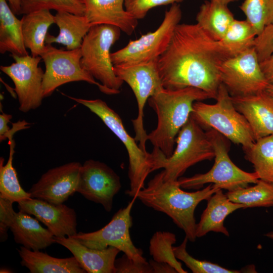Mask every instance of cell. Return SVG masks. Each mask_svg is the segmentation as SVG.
Returning a JSON list of instances; mask_svg holds the SVG:
<instances>
[{"label": "cell", "instance_id": "1", "mask_svg": "<svg viewBox=\"0 0 273 273\" xmlns=\"http://www.w3.org/2000/svg\"><path fill=\"white\" fill-rule=\"evenodd\" d=\"M231 57L219 41L209 36L197 23L178 24L157 66L164 88L201 89L216 99L221 84L219 69Z\"/></svg>", "mask_w": 273, "mask_h": 273}, {"label": "cell", "instance_id": "2", "mask_svg": "<svg viewBox=\"0 0 273 273\" xmlns=\"http://www.w3.org/2000/svg\"><path fill=\"white\" fill-rule=\"evenodd\" d=\"M181 188L177 180H164L162 170L139 192L136 198L147 207L168 215L184 232L188 240L194 242L197 239L195 209L220 189L212 184L192 192Z\"/></svg>", "mask_w": 273, "mask_h": 273}, {"label": "cell", "instance_id": "3", "mask_svg": "<svg viewBox=\"0 0 273 273\" xmlns=\"http://www.w3.org/2000/svg\"><path fill=\"white\" fill-rule=\"evenodd\" d=\"M212 98L210 94L196 87L174 90L163 88L148 100L158 119L157 127L148 134V140L166 157H170L176 136L189 119L194 103Z\"/></svg>", "mask_w": 273, "mask_h": 273}, {"label": "cell", "instance_id": "4", "mask_svg": "<svg viewBox=\"0 0 273 273\" xmlns=\"http://www.w3.org/2000/svg\"><path fill=\"white\" fill-rule=\"evenodd\" d=\"M176 146L169 157L154 147L152 171L163 168L164 180H177L192 166L214 158L212 143L207 132L191 115L179 130L175 140Z\"/></svg>", "mask_w": 273, "mask_h": 273}, {"label": "cell", "instance_id": "5", "mask_svg": "<svg viewBox=\"0 0 273 273\" xmlns=\"http://www.w3.org/2000/svg\"><path fill=\"white\" fill-rule=\"evenodd\" d=\"M121 30L110 24L93 25L83 39L81 65L103 86L102 92L108 95L120 93L123 81L114 71L110 49L119 39Z\"/></svg>", "mask_w": 273, "mask_h": 273}, {"label": "cell", "instance_id": "6", "mask_svg": "<svg viewBox=\"0 0 273 273\" xmlns=\"http://www.w3.org/2000/svg\"><path fill=\"white\" fill-rule=\"evenodd\" d=\"M215 100L214 104L195 102L192 117L203 128L214 129L234 143L243 147L252 144L255 140L251 127L235 107L231 96L222 83Z\"/></svg>", "mask_w": 273, "mask_h": 273}, {"label": "cell", "instance_id": "7", "mask_svg": "<svg viewBox=\"0 0 273 273\" xmlns=\"http://www.w3.org/2000/svg\"><path fill=\"white\" fill-rule=\"evenodd\" d=\"M206 132L214 150V164L206 173L179 177L177 181L181 188L198 190L210 183L219 189L233 191L257 182L259 178L255 171L246 172L232 161L229 155V140L214 129Z\"/></svg>", "mask_w": 273, "mask_h": 273}, {"label": "cell", "instance_id": "8", "mask_svg": "<svg viewBox=\"0 0 273 273\" xmlns=\"http://www.w3.org/2000/svg\"><path fill=\"white\" fill-rule=\"evenodd\" d=\"M63 95L88 108L122 142L127 150L129 160L128 175L130 189L126 193L136 199L139 192L145 187L147 176L153 171L152 153L143 150L137 144L134 138H132L126 131L119 115L103 100L76 98L64 94Z\"/></svg>", "mask_w": 273, "mask_h": 273}, {"label": "cell", "instance_id": "9", "mask_svg": "<svg viewBox=\"0 0 273 273\" xmlns=\"http://www.w3.org/2000/svg\"><path fill=\"white\" fill-rule=\"evenodd\" d=\"M181 16L179 6L176 3L172 4L165 12L161 24L154 31L130 40L123 48L111 53L113 64L143 63L157 60L167 49Z\"/></svg>", "mask_w": 273, "mask_h": 273}, {"label": "cell", "instance_id": "10", "mask_svg": "<svg viewBox=\"0 0 273 273\" xmlns=\"http://www.w3.org/2000/svg\"><path fill=\"white\" fill-rule=\"evenodd\" d=\"M116 75L132 90L136 100L138 114L132 120L134 139L140 147L146 149L148 134L144 128V109L149 98L164 87L160 77L157 60L143 63L114 65Z\"/></svg>", "mask_w": 273, "mask_h": 273}, {"label": "cell", "instance_id": "11", "mask_svg": "<svg viewBox=\"0 0 273 273\" xmlns=\"http://www.w3.org/2000/svg\"><path fill=\"white\" fill-rule=\"evenodd\" d=\"M132 198L126 207L115 213L111 221L101 229L90 233H77L70 237L89 248L102 250L112 246L136 262H147L143 256L142 250L134 245L130 236L129 230L132 225L130 213L136 199Z\"/></svg>", "mask_w": 273, "mask_h": 273}, {"label": "cell", "instance_id": "12", "mask_svg": "<svg viewBox=\"0 0 273 273\" xmlns=\"http://www.w3.org/2000/svg\"><path fill=\"white\" fill-rule=\"evenodd\" d=\"M40 57L45 65L42 82L43 98L51 96L59 86L73 81H83L95 84L102 92V85L81 65L80 48L65 51L46 44Z\"/></svg>", "mask_w": 273, "mask_h": 273}, {"label": "cell", "instance_id": "13", "mask_svg": "<svg viewBox=\"0 0 273 273\" xmlns=\"http://www.w3.org/2000/svg\"><path fill=\"white\" fill-rule=\"evenodd\" d=\"M219 72L221 83L232 97L255 94L265 90L269 84L254 47L228 58Z\"/></svg>", "mask_w": 273, "mask_h": 273}, {"label": "cell", "instance_id": "14", "mask_svg": "<svg viewBox=\"0 0 273 273\" xmlns=\"http://www.w3.org/2000/svg\"><path fill=\"white\" fill-rule=\"evenodd\" d=\"M15 62L0 69L13 81L19 103V110L26 113L40 106L44 98L42 82L44 72L38 64L40 56L11 54Z\"/></svg>", "mask_w": 273, "mask_h": 273}, {"label": "cell", "instance_id": "15", "mask_svg": "<svg viewBox=\"0 0 273 273\" xmlns=\"http://www.w3.org/2000/svg\"><path fill=\"white\" fill-rule=\"evenodd\" d=\"M121 188L120 177L104 163L86 160L81 167L77 192L86 199L112 209L114 197Z\"/></svg>", "mask_w": 273, "mask_h": 273}, {"label": "cell", "instance_id": "16", "mask_svg": "<svg viewBox=\"0 0 273 273\" xmlns=\"http://www.w3.org/2000/svg\"><path fill=\"white\" fill-rule=\"evenodd\" d=\"M82 165L70 162L48 170L28 192L32 198L54 204L63 203L77 192Z\"/></svg>", "mask_w": 273, "mask_h": 273}, {"label": "cell", "instance_id": "17", "mask_svg": "<svg viewBox=\"0 0 273 273\" xmlns=\"http://www.w3.org/2000/svg\"><path fill=\"white\" fill-rule=\"evenodd\" d=\"M18 208L19 211L34 215L56 237H69L77 233L75 211L63 203L54 204L31 198L18 202Z\"/></svg>", "mask_w": 273, "mask_h": 273}, {"label": "cell", "instance_id": "18", "mask_svg": "<svg viewBox=\"0 0 273 273\" xmlns=\"http://www.w3.org/2000/svg\"><path fill=\"white\" fill-rule=\"evenodd\" d=\"M231 97L236 109L249 124L255 141L273 135V98L266 90Z\"/></svg>", "mask_w": 273, "mask_h": 273}, {"label": "cell", "instance_id": "19", "mask_svg": "<svg viewBox=\"0 0 273 273\" xmlns=\"http://www.w3.org/2000/svg\"><path fill=\"white\" fill-rule=\"evenodd\" d=\"M84 6V16L92 25L116 26L131 35L138 25V20L125 9V0H79Z\"/></svg>", "mask_w": 273, "mask_h": 273}, {"label": "cell", "instance_id": "20", "mask_svg": "<svg viewBox=\"0 0 273 273\" xmlns=\"http://www.w3.org/2000/svg\"><path fill=\"white\" fill-rule=\"evenodd\" d=\"M56 243L68 249L88 273H115L114 262L120 251L109 246L99 250L89 248L71 237H55Z\"/></svg>", "mask_w": 273, "mask_h": 273}, {"label": "cell", "instance_id": "21", "mask_svg": "<svg viewBox=\"0 0 273 273\" xmlns=\"http://www.w3.org/2000/svg\"><path fill=\"white\" fill-rule=\"evenodd\" d=\"M207 201V206L197 223V238L203 237L210 232L229 236V233L224 225V220L235 211L243 209V206L231 201L222 189L218 190Z\"/></svg>", "mask_w": 273, "mask_h": 273}, {"label": "cell", "instance_id": "22", "mask_svg": "<svg viewBox=\"0 0 273 273\" xmlns=\"http://www.w3.org/2000/svg\"><path fill=\"white\" fill-rule=\"evenodd\" d=\"M38 220L22 211L16 212L10 229L15 242L34 251L44 249L56 243L52 233L43 228Z\"/></svg>", "mask_w": 273, "mask_h": 273}, {"label": "cell", "instance_id": "23", "mask_svg": "<svg viewBox=\"0 0 273 273\" xmlns=\"http://www.w3.org/2000/svg\"><path fill=\"white\" fill-rule=\"evenodd\" d=\"M54 18L55 23L59 28V33L57 36L48 33L46 43H61L66 46L68 50L80 48L83 38L92 26L86 17L66 11H58Z\"/></svg>", "mask_w": 273, "mask_h": 273}, {"label": "cell", "instance_id": "24", "mask_svg": "<svg viewBox=\"0 0 273 273\" xmlns=\"http://www.w3.org/2000/svg\"><path fill=\"white\" fill-rule=\"evenodd\" d=\"M18 252L21 258V264L31 273H85L74 256L59 258L39 250L34 251L24 246Z\"/></svg>", "mask_w": 273, "mask_h": 273}, {"label": "cell", "instance_id": "25", "mask_svg": "<svg viewBox=\"0 0 273 273\" xmlns=\"http://www.w3.org/2000/svg\"><path fill=\"white\" fill-rule=\"evenodd\" d=\"M24 45L33 57L40 56L46 49L49 28L55 23L54 16L47 9L34 11L23 15L21 19Z\"/></svg>", "mask_w": 273, "mask_h": 273}, {"label": "cell", "instance_id": "26", "mask_svg": "<svg viewBox=\"0 0 273 273\" xmlns=\"http://www.w3.org/2000/svg\"><path fill=\"white\" fill-rule=\"evenodd\" d=\"M226 5L209 0L200 7L197 24L212 38L220 41L235 20Z\"/></svg>", "mask_w": 273, "mask_h": 273}, {"label": "cell", "instance_id": "27", "mask_svg": "<svg viewBox=\"0 0 273 273\" xmlns=\"http://www.w3.org/2000/svg\"><path fill=\"white\" fill-rule=\"evenodd\" d=\"M10 52L18 56H27L21 20H19L6 0H0V53Z\"/></svg>", "mask_w": 273, "mask_h": 273}, {"label": "cell", "instance_id": "28", "mask_svg": "<svg viewBox=\"0 0 273 273\" xmlns=\"http://www.w3.org/2000/svg\"><path fill=\"white\" fill-rule=\"evenodd\" d=\"M243 149L245 159L259 179L273 184V135L259 139Z\"/></svg>", "mask_w": 273, "mask_h": 273}, {"label": "cell", "instance_id": "29", "mask_svg": "<svg viewBox=\"0 0 273 273\" xmlns=\"http://www.w3.org/2000/svg\"><path fill=\"white\" fill-rule=\"evenodd\" d=\"M13 135L8 137L10 153L7 163L4 165V158H0V197L7 199L13 203L31 198L28 192L21 186L17 172L13 166V155L15 153V142Z\"/></svg>", "mask_w": 273, "mask_h": 273}, {"label": "cell", "instance_id": "30", "mask_svg": "<svg viewBox=\"0 0 273 273\" xmlns=\"http://www.w3.org/2000/svg\"><path fill=\"white\" fill-rule=\"evenodd\" d=\"M229 199L242 204L243 209L273 207V184L259 179L252 186H247L226 193Z\"/></svg>", "mask_w": 273, "mask_h": 273}, {"label": "cell", "instance_id": "31", "mask_svg": "<svg viewBox=\"0 0 273 273\" xmlns=\"http://www.w3.org/2000/svg\"><path fill=\"white\" fill-rule=\"evenodd\" d=\"M256 35L246 20L235 19L219 41L233 57L253 48Z\"/></svg>", "mask_w": 273, "mask_h": 273}, {"label": "cell", "instance_id": "32", "mask_svg": "<svg viewBox=\"0 0 273 273\" xmlns=\"http://www.w3.org/2000/svg\"><path fill=\"white\" fill-rule=\"evenodd\" d=\"M176 242L175 235L166 231H157L150 240L149 253L156 261L170 264L177 273H187L175 257L173 245Z\"/></svg>", "mask_w": 273, "mask_h": 273}, {"label": "cell", "instance_id": "33", "mask_svg": "<svg viewBox=\"0 0 273 273\" xmlns=\"http://www.w3.org/2000/svg\"><path fill=\"white\" fill-rule=\"evenodd\" d=\"M240 8L256 35L273 22V0H244Z\"/></svg>", "mask_w": 273, "mask_h": 273}, {"label": "cell", "instance_id": "34", "mask_svg": "<svg viewBox=\"0 0 273 273\" xmlns=\"http://www.w3.org/2000/svg\"><path fill=\"white\" fill-rule=\"evenodd\" d=\"M188 241L186 236L183 241L178 246H173V250L177 259L183 261L193 273H239L245 270H233L225 268L219 264L205 260L195 258L187 251Z\"/></svg>", "mask_w": 273, "mask_h": 273}, {"label": "cell", "instance_id": "35", "mask_svg": "<svg viewBox=\"0 0 273 273\" xmlns=\"http://www.w3.org/2000/svg\"><path fill=\"white\" fill-rule=\"evenodd\" d=\"M21 14L43 9L66 11L84 15L85 8L79 0H20Z\"/></svg>", "mask_w": 273, "mask_h": 273}, {"label": "cell", "instance_id": "36", "mask_svg": "<svg viewBox=\"0 0 273 273\" xmlns=\"http://www.w3.org/2000/svg\"><path fill=\"white\" fill-rule=\"evenodd\" d=\"M183 0H125V10L137 20L143 19L151 9L179 3Z\"/></svg>", "mask_w": 273, "mask_h": 273}, {"label": "cell", "instance_id": "37", "mask_svg": "<svg viewBox=\"0 0 273 273\" xmlns=\"http://www.w3.org/2000/svg\"><path fill=\"white\" fill-rule=\"evenodd\" d=\"M254 48L259 62L273 54V22L265 26L256 35Z\"/></svg>", "mask_w": 273, "mask_h": 273}, {"label": "cell", "instance_id": "38", "mask_svg": "<svg viewBox=\"0 0 273 273\" xmlns=\"http://www.w3.org/2000/svg\"><path fill=\"white\" fill-rule=\"evenodd\" d=\"M114 266L115 273H153L149 262H136L125 254L115 259Z\"/></svg>", "mask_w": 273, "mask_h": 273}, {"label": "cell", "instance_id": "39", "mask_svg": "<svg viewBox=\"0 0 273 273\" xmlns=\"http://www.w3.org/2000/svg\"><path fill=\"white\" fill-rule=\"evenodd\" d=\"M13 202L0 197V240L5 242L8 238V231L11 226L16 212L13 208Z\"/></svg>", "mask_w": 273, "mask_h": 273}, {"label": "cell", "instance_id": "40", "mask_svg": "<svg viewBox=\"0 0 273 273\" xmlns=\"http://www.w3.org/2000/svg\"><path fill=\"white\" fill-rule=\"evenodd\" d=\"M259 63L266 80L269 84L273 85V54Z\"/></svg>", "mask_w": 273, "mask_h": 273}, {"label": "cell", "instance_id": "41", "mask_svg": "<svg viewBox=\"0 0 273 273\" xmlns=\"http://www.w3.org/2000/svg\"><path fill=\"white\" fill-rule=\"evenodd\" d=\"M149 262L152 268L153 273H177L172 266L167 263L156 261L153 259L150 260Z\"/></svg>", "mask_w": 273, "mask_h": 273}, {"label": "cell", "instance_id": "42", "mask_svg": "<svg viewBox=\"0 0 273 273\" xmlns=\"http://www.w3.org/2000/svg\"><path fill=\"white\" fill-rule=\"evenodd\" d=\"M12 116L4 113L0 115V140L3 141L8 138V135L10 132V128L8 123L12 119Z\"/></svg>", "mask_w": 273, "mask_h": 273}, {"label": "cell", "instance_id": "43", "mask_svg": "<svg viewBox=\"0 0 273 273\" xmlns=\"http://www.w3.org/2000/svg\"><path fill=\"white\" fill-rule=\"evenodd\" d=\"M9 6L15 15H21L20 0H8Z\"/></svg>", "mask_w": 273, "mask_h": 273}, {"label": "cell", "instance_id": "44", "mask_svg": "<svg viewBox=\"0 0 273 273\" xmlns=\"http://www.w3.org/2000/svg\"><path fill=\"white\" fill-rule=\"evenodd\" d=\"M228 5L229 4L238 0H211Z\"/></svg>", "mask_w": 273, "mask_h": 273}, {"label": "cell", "instance_id": "45", "mask_svg": "<svg viewBox=\"0 0 273 273\" xmlns=\"http://www.w3.org/2000/svg\"><path fill=\"white\" fill-rule=\"evenodd\" d=\"M273 98V85L268 84L265 90Z\"/></svg>", "mask_w": 273, "mask_h": 273}, {"label": "cell", "instance_id": "46", "mask_svg": "<svg viewBox=\"0 0 273 273\" xmlns=\"http://www.w3.org/2000/svg\"><path fill=\"white\" fill-rule=\"evenodd\" d=\"M272 226H273V224H272ZM265 237H266L267 238L272 240L273 241V230L272 231H271L268 233H267L266 234H264V235Z\"/></svg>", "mask_w": 273, "mask_h": 273}, {"label": "cell", "instance_id": "47", "mask_svg": "<svg viewBox=\"0 0 273 273\" xmlns=\"http://www.w3.org/2000/svg\"><path fill=\"white\" fill-rule=\"evenodd\" d=\"M12 271H11L10 270L7 269V268H2L0 270V272L1 273H4V272H12Z\"/></svg>", "mask_w": 273, "mask_h": 273}]
</instances>
